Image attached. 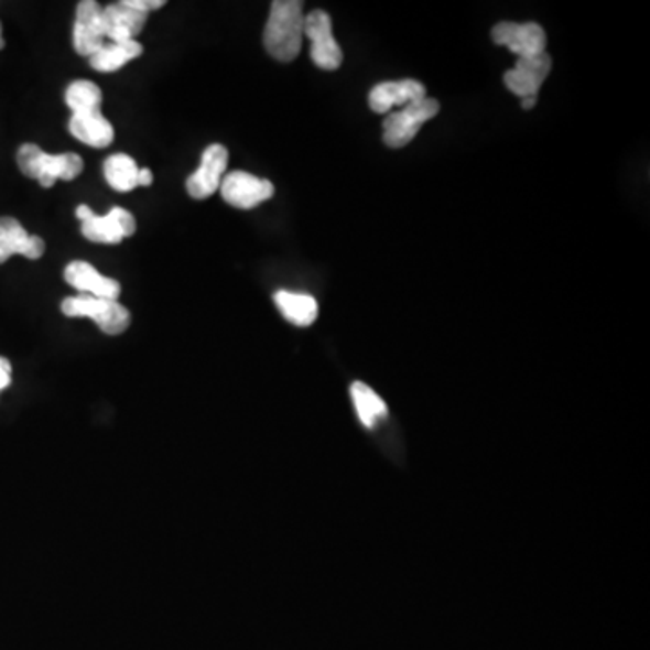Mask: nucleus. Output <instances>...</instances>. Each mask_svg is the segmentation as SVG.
I'll use <instances>...</instances> for the list:
<instances>
[{
  "label": "nucleus",
  "instance_id": "nucleus-9",
  "mask_svg": "<svg viewBox=\"0 0 650 650\" xmlns=\"http://www.w3.org/2000/svg\"><path fill=\"white\" fill-rule=\"evenodd\" d=\"M491 41L506 45L519 58H533L545 53V31L535 22H499L491 30Z\"/></svg>",
  "mask_w": 650,
  "mask_h": 650
},
{
  "label": "nucleus",
  "instance_id": "nucleus-12",
  "mask_svg": "<svg viewBox=\"0 0 650 650\" xmlns=\"http://www.w3.org/2000/svg\"><path fill=\"white\" fill-rule=\"evenodd\" d=\"M65 282L75 290L82 291V295L118 301L121 293L120 282L98 273L95 266L84 260H75L67 264L64 271Z\"/></svg>",
  "mask_w": 650,
  "mask_h": 650
},
{
  "label": "nucleus",
  "instance_id": "nucleus-1",
  "mask_svg": "<svg viewBox=\"0 0 650 650\" xmlns=\"http://www.w3.org/2000/svg\"><path fill=\"white\" fill-rule=\"evenodd\" d=\"M304 42V2L275 0L264 28V47L275 61L293 62Z\"/></svg>",
  "mask_w": 650,
  "mask_h": 650
},
{
  "label": "nucleus",
  "instance_id": "nucleus-6",
  "mask_svg": "<svg viewBox=\"0 0 650 650\" xmlns=\"http://www.w3.org/2000/svg\"><path fill=\"white\" fill-rule=\"evenodd\" d=\"M304 36L311 42V61L324 71H336L344 62V53L335 35L329 13L324 10L311 11L304 17Z\"/></svg>",
  "mask_w": 650,
  "mask_h": 650
},
{
  "label": "nucleus",
  "instance_id": "nucleus-5",
  "mask_svg": "<svg viewBox=\"0 0 650 650\" xmlns=\"http://www.w3.org/2000/svg\"><path fill=\"white\" fill-rule=\"evenodd\" d=\"M76 217L82 220V236L98 245H118L136 234L134 216L120 206H115L107 216H96L89 206L80 205Z\"/></svg>",
  "mask_w": 650,
  "mask_h": 650
},
{
  "label": "nucleus",
  "instance_id": "nucleus-24",
  "mask_svg": "<svg viewBox=\"0 0 650 650\" xmlns=\"http://www.w3.org/2000/svg\"><path fill=\"white\" fill-rule=\"evenodd\" d=\"M154 181V175L149 169H140L138 172V186H151Z\"/></svg>",
  "mask_w": 650,
  "mask_h": 650
},
{
  "label": "nucleus",
  "instance_id": "nucleus-7",
  "mask_svg": "<svg viewBox=\"0 0 650 650\" xmlns=\"http://www.w3.org/2000/svg\"><path fill=\"white\" fill-rule=\"evenodd\" d=\"M220 195L228 205L240 210H251L270 201L275 194V186L268 180H260L248 172L236 171L220 181Z\"/></svg>",
  "mask_w": 650,
  "mask_h": 650
},
{
  "label": "nucleus",
  "instance_id": "nucleus-2",
  "mask_svg": "<svg viewBox=\"0 0 650 650\" xmlns=\"http://www.w3.org/2000/svg\"><path fill=\"white\" fill-rule=\"evenodd\" d=\"M17 163L25 177L39 181L44 188H51L58 180L73 181L84 171V160L75 152L51 155L35 143L19 149Z\"/></svg>",
  "mask_w": 650,
  "mask_h": 650
},
{
  "label": "nucleus",
  "instance_id": "nucleus-4",
  "mask_svg": "<svg viewBox=\"0 0 650 650\" xmlns=\"http://www.w3.org/2000/svg\"><path fill=\"white\" fill-rule=\"evenodd\" d=\"M440 109V101L425 96L398 112H390L383 121V143L390 149L409 145L420 132L421 127L435 118Z\"/></svg>",
  "mask_w": 650,
  "mask_h": 650
},
{
  "label": "nucleus",
  "instance_id": "nucleus-15",
  "mask_svg": "<svg viewBox=\"0 0 650 650\" xmlns=\"http://www.w3.org/2000/svg\"><path fill=\"white\" fill-rule=\"evenodd\" d=\"M147 13L134 10L123 2L118 4H110L104 8V28H106V36L115 44H126V42L134 41V36L140 35L143 28H145Z\"/></svg>",
  "mask_w": 650,
  "mask_h": 650
},
{
  "label": "nucleus",
  "instance_id": "nucleus-19",
  "mask_svg": "<svg viewBox=\"0 0 650 650\" xmlns=\"http://www.w3.org/2000/svg\"><path fill=\"white\" fill-rule=\"evenodd\" d=\"M350 398H353L361 425L367 426V429H372L378 421L386 418V401L381 400L380 396L376 394L375 390L370 389L366 383L355 381L350 386Z\"/></svg>",
  "mask_w": 650,
  "mask_h": 650
},
{
  "label": "nucleus",
  "instance_id": "nucleus-18",
  "mask_svg": "<svg viewBox=\"0 0 650 650\" xmlns=\"http://www.w3.org/2000/svg\"><path fill=\"white\" fill-rule=\"evenodd\" d=\"M143 53V45L140 42L130 41L126 44L104 45L98 53L90 56V67L98 73H115L121 69L127 62L134 61Z\"/></svg>",
  "mask_w": 650,
  "mask_h": 650
},
{
  "label": "nucleus",
  "instance_id": "nucleus-16",
  "mask_svg": "<svg viewBox=\"0 0 650 650\" xmlns=\"http://www.w3.org/2000/svg\"><path fill=\"white\" fill-rule=\"evenodd\" d=\"M69 132L75 136L76 140L95 147V149H106L115 140V129L106 116L101 115L100 109L73 115L69 121Z\"/></svg>",
  "mask_w": 650,
  "mask_h": 650
},
{
  "label": "nucleus",
  "instance_id": "nucleus-26",
  "mask_svg": "<svg viewBox=\"0 0 650 650\" xmlns=\"http://www.w3.org/2000/svg\"><path fill=\"white\" fill-rule=\"evenodd\" d=\"M4 47V39H2V25H0V50Z\"/></svg>",
  "mask_w": 650,
  "mask_h": 650
},
{
  "label": "nucleus",
  "instance_id": "nucleus-22",
  "mask_svg": "<svg viewBox=\"0 0 650 650\" xmlns=\"http://www.w3.org/2000/svg\"><path fill=\"white\" fill-rule=\"evenodd\" d=\"M126 2L130 8L147 13V15H149V11L160 10L166 4L165 0H126Z\"/></svg>",
  "mask_w": 650,
  "mask_h": 650
},
{
  "label": "nucleus",
  "instance_id": "nucleus-23",
  "mask_svg": "<svg viewBox=\"0 0 650 650\" xmlns=\"http://www.w3.org/2000/svg\"><path fill=\"white\" fill-rule=\"evenodd\" d=\"M11 383V364L0 356V390L8 389Z\"/></svg>",
  "mask_w": 650,
  "mask_h": 650
},
{
  "label": "nucleus",
  "instance_id": "nucleus-3",
  "mask_svg": "<svg viewBox=\"0 0 650 650\" xmlns=\"http://www.w3.org/2000/svg\"><path fill=\"white\" fill-rule=\"evenodd\" d=\"M62 313L69 318H90L110 336L126 333L130 325V313L126 305L96 296H69L62 302Z\"/></svg>",
  "mask_w": 650,
  "mask_h": 650
},
{
  "label": "nucleus",
  "instance_id": "nucleus-21",
  "mask_svg": "<svg viewBox=\"0 0 650 650\" xmlns=\"http://www.w3.org/2000/svg\"><path fill=\"white\" fill-rule=\"evenodd\" d=\"M101 100L104 96L100 87L89 80L73 82L65 90V104L73 110V115L100 109Z\"/></svg>",
  "mask_w": 650,
  "mask_h": 650
},
{
  "label": "nucleus",
  "instance_id": "nucleus-25",
  "mask_svg": "<svg viewBox=\"0 0 650 650\" xmlns=\"http://www.w3.org/2000/svg\"><path fill=\"white\" fill-rule=\"evenodd\" d=\"M535 106H537V98H524V100H522V109H524V110H531Z\"/></svg>",
  "mask_w": 650,
  "mask_h": 650
},
{
  "label": "nucleus",
  "instance_id": "nucleus-11",
  "mask_svg": "<svg viewBox=\"0 0 650 650\" xmlns=\"http://www.w3.org/2000/svg\"><path fill=\"white\" fill-rule=\"evenodd\" d=\"M551 56L548 53L533 56V58H519L516 67L505 75V84L510 93L524 98H537L542 84L550 75Z\"/></svg>",
  "mask_w": 650,
  "mask_h": 650
},
{
  "label": "nucleus",
  "instance_id": "nucleus-17",
  "mask_svg": "<svg viewBox=\"0 0 650 650\" xmlns=\"http://www.w3.org/2000/svg\"><path fill=\"white\" fill-rule=\"evenodd\" d=\"M275 304L281 315L290 324L299 327H307L318 318V302L305 293H291V291H277Z\"/></svg>",
  "mask_w": 650,
  "mask_h": 650
},
{
  "label": "nucleus",
  "instance_id": "nucleus-8",
  "mask_svg": "<svg viewBox=\"0 0 650 650\" xmlns=\"http://www.w3.org/2000/svg\"><path fill=\"white\" fill-rule=\"evenodd\" d=\"M106 28H104V8L95 0H82L76 8L73 45L82 56H93L106 45Z\"/></svg>",
  "mask_w": 650,
  "mask_h": 650
},
{
  "label": "nucleus",
  "instance_id": "nucleus-14",
  "mask_svg": "<svg viewBox=\"0 0 650 650\" xmlns=\"http://www.w3.org/2000/svg\"><path fill=\"white\" fill-rule=\"evenodd\" d=\"M426 89L418 80L383 82L372 87L369 93V107L378 112L386 115L396 106H409L414 101L425 98Z\"/></svg>",
  "mask_w": 650,
  "mask_h": 650
},
{
  "label": "nucleus",
  "instance_id": "nucleus-20",
  "mask_svg": "<svg viewBox=\"0 0 650 650\" xmlns=\"http://www.w3.org/2000/svg\"><path fill=\"white\" fill-rule=\"evenodd\" d=\"M138 165L136 161L127 154H112L104 163V174L107 183L115 191L132 192L138 186Z\"/></svg>",
  "mask_w": 650,
  "mask_h": 650
},
{
  "label": "nucleus",
  "instance_id": "nucleus-13",
  "mask_svg": "<svg viewBox=\"0 0 650 650\" xmlns=\"http://www.w3.org/2000/svg\"><path fill=\"white\" fill-rule=\"evenodd\" d=\"M44 251L45 245L41 237L30 236L13 217H0V264L13 256L41 259Z\"/></svg>",
  "mask_w": 650,
  "mask_h": 650
},
{
  "label": "nucleus",
  "instance_id": "nucleus-10",
  "mask_svg": "<svg viewBox=\"0 0 650 650\" xmlns=\"http://www.w3.org/2000/svg\"><path fill=\"white\" fill-rule=\"evenodd\" d=\"M228 166L226 147L214 143L203 152L201 165L186 181V191L194 199H206L219 191L220 181L225 177Z\"/></svg>",
  "mask_w": 650,
  "mask_h": 650
}]
</instances>
